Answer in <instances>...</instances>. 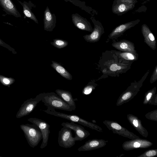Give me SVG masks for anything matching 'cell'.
Instances as JSON below:
<instances>
[{
  "instance_id": "21",
  "label": "cell",
  "mask_w": 157,
  "mask_h": 157,
  "mask_svg": "<svg viewBox=\"0 0 157 157\" xmlns=\"http://www.w3.org/2000/svg\"><path fill=\"white\" fill-rule=\"evenodd\" d=\"M0 4L10 14L18 17H21L19 13L11 0H0Z\"/></svg>"
},
{
  "instance_id": "3",
  "label": "cell",
  "mask_w": 157,
  "mask_h": 157,
  "mask_svg": "<svg viewBox=\"0 0 157 157\" xmlns=\"http://www.w3.org/2000/svg\"><path fill=\"white\" fill-rule=\"evenodd\" d=\"M28 143L33 148L36 146L42 139L41 131L36 125L28 124L20 125Z\"/></svg>"
},
{
  "instance_id": "29",
  "label": "cell",
  "mask_w": 157,
  "mask_h": 157,
  "mask_svg": "<svg viewBox=\"0 0 157 157\" xmlns=\"http://www.w3.org/2000/svg\"><path fill=\"white\" fill-rule=\"evenodd\" d=\"M157 156V149L147 150L137 157H153Z\"/></svg>"
},
{
  "instance_id": "36",
  "label": "cell",
  "mask_w": 157,
  "mask_h": 157,
  "mask_svg": "<svg viewBox=\"0 0 157 157\" xmlns=\"http://www.w3.org/2000/svg\"></svg>"
},
{
  "instance_id": "33",
  "label": "cell",
  "mask_w": 157,
  "mask_h": 157,
  "mask_svg": "<svg viewBox=\"0 0 157 157\" xmlns=\"http://www.w3.org/2000/svg\"><path fill=\"white\" fill-rule=\"evenodd\" d=\"M92 121L93 122V123H94L96 122V121L95 120H92Z\"/></svg>"
},
{
  "instance_id": "18",
  "label": "cell",
  "mask_w": 157,
  "mask_h": 157,
  "mask_svg": "<svg viewBox=\"0 0 157 157\" xmlns=\"http://www.w3.org/2000/svg\"><path fill=\"white\" fill-rule=\"evenodd\" d=\"M127 118L131 124L141 135L147 137L148 132L143 126L140 120L136 116L131 114L127 115Z\"/></svg>"
},
{
  "instance_id": "32",
  "label": "cell",
  "mask_w": 157,
  "mask_h": 157,
  "mask_svg": "<svg viewBox=\"0 0 157 157\" xmlns=\"http://www.w3.org/2000/svg\"><path fill=\"white\" fill-rule=\"evenodd\" d=\"M3 82L6 84H8L10 83V81L7 79H4L3 80Z\"/></svg>"
},
{
  "instance_id": "20",
  "label": "cell",
  "mask_w": 157,
  "mask_h": 157,
  "mask_svg": "<svg viewBox=\"0 0 157 157\" xmlns=\"http://www.w3.org/2000/svg\"><path fill=\"white\" fill-rule=\"evenodd\" d=\"M56 94L61 97L70 107L72 110L76 109L75 101L77 99H74L71 92L61 89H57L55 90Z\"/></svg>"
},
{
  "instance_id": "12",
  "label": "cell",
  "mask_w": 157,
  "mask_h": 157,
  "mask_svg": "<svg viewBox=\"0 0 157 157\" xmlns=\"http://www.w3.org/2000/svg\"><path fill=\"white\" fill-rule=\"evenodd\" d=\"M63 127H67L73 130L75 134V139L77 141H82L87 138L90 135V133L80 125L75 122H63L61 124Z\"/></svg>"
},
{
  "instance_id": "14",
  "label": "cell",
  "mask_w": 157,
  "mask_h": 157,
  "mask_svg": "<svg viewBox=\"0 0 157 157\" xmlns=\"http://www.w3.org/2000/svg\"><path fill=\"white\" fill-rule=\"evenodd\" d=\"M108 140L96 139L89 140L78 149L79 151H88L96 149L105 146Z\"/></svg>"
},
{
  "instance_id": "34",
  "label": "cell",
  "mask_w": 157,
  "mask_h": 157,
  "mask_svg": "<svg viewBox=\"0 0 157 157\" xmlns=\"http://www.w3.org/2000/svg\"><path fill=\"white\" fill-rule=\"evenodd\" d=\"M144 1H149L150 0H142Z\"/></svg>"
},
{
  "instance_id": "19",
  "label": "cell",
  "mask_w": 157,
  "mask_h": 157,
  "mask_svg": "<svg viewBox=\"0 0 157 157\" xmlns=\"http://www.w3.org/2000/svg\"><path fill=\"white\" fill-rule=\"evenodd\" d=\"M141 32L144 37V42L151 48L155 50L156 48L155 37L149 27L145 24L141 26Z\"/></svg>"
},
{
  "instance_id": "30",
  "label": "cell",
  "mask_w": 157,
  "mask_h": 157,
  "mask_svg": "<svg viewBox=\"0 0 157 157\" xmlns=\"http://www.w3.org/2000/svg\"><path fill=\"white\" fill-rule=\"evenodd\" d=\"M146 118L152 121H157V110L152 111L145 115Z\"/></svg>"
},
{
  "instance_id": "2",
  "label": "cell",
  "mask_w": 157,
  "mask_h": 157,
  "mask_svg": "<svg viewBox=\"0 0 157 157\" xmlns=\"http://www.w3.org/2000/svg\"><path fill=\"white\" fill-rule=\"evenodd\" d=\"M41 101L47 107L68 111L73 110L69 105L54 92L40 94Z\"/></svg>"
},
{
  "instance_id": "23",
  "label": "cell",
  "mask_w": 157,
  "mask_h": 157,
  "mask_svg": "<svg viewBox=\"0 0 157 157\" xmlns=\"http://www.w3.org/2000/svg\"><path fill=\"white\" fill-rule=\"evenodd\" d=\"M51 66L64 78L69 80L72 79V77L71 74L59 63L52 61V64H51Z\"/></svg>"
},
{
  "instance_id": "27",
  "label": "cell",
  "mask_w": 157,
  "mask_h": 157,
  "mask_svg": "<svg viewBox=\"0 0 157 157\" xmlns=\"http://www.w3.org/2000/svg\"><path fill=\"white\" fill-rule=\"evenodd\" d=\"M109 70L111 72H122L123 70L125 69V66H123L120 63H113L109 66Z\"/></svg>"
},
{
  "instance_id": "5",
  "label": "cell",
  "mask_w": 157,
  "mask_h": 157,
  "mask_svg": "<svg viewBox=\"0 0 157 157\" xmlns=\"http://www.w3.org/2000/svg\"><path fill=\"white\" fill-rule=\"evenodd\" d=\"M103 123L109 130L112 131L114 133L131 140L140 138L116 121L106 120L103 121Z\"/></svg>"
},
{
  "instance_id": "25",
  "label": "cell",
  "mask_w": 157,
  "mask_h": 157,
  "mask_svg": "<svg viewBox=\"0 0 157 157\" xmlns=\"http://www.w3.org/2000/svg\"><path fill=\"white\" fill-rule=\"evenodd\" d=\"M19 2L23 6V13L25 17L29 18L33 21L35 23L38 24V21L36 17L26 2H21L20 1H19Z\"/></svg>"
},
{
  "instance_id": "8",
  "label": "cell",
  "mask_w": 157,
  "mask_h": 157,
  "mask_svg": "<svg viewBox=\"0 0 157 157\" xmlns=\"http://www.w3.org/2000/svg\"><path fill=\"white\" fill-rule=\"evenodd\" d=\"M41 100L39 94L35 98H31L25 101L17 112L16 115V118H20L29 114Z\"/></svg>"
},
{
  "instance_id": "7",
  "label": "cell",
  "mask_w": 157,
  "mask_h": 157,
  "mask_svg": "<svg viewBox=\"0 0 157 157\" xmlns=\"http://www.w3.org/2000/svg\"><path fill=\"white\" fill-rule=\"evenodd\" d=\"M71 130L69 128L63 127L59 131L58 141L60 146L67 148L75 144L76 141L72 136Z\"/></svg>"
},
{
  "instance_id": "6",
  "label": "cell",
  "mask_w": 157,
  "mask_h": 157,
  "mask_svg": "<svg viewBox=\"0 0 157 157\" xmlns=\"http://www.w3.org/2000/svg\"><path fill=\"white\" fill-rule=\"evenodd\" d=\"M137 0H114L112 5V12L118 16L122 15L132 10Z\"/></svg>"
},
{
  "instance_id": "4",
  "label": "cell",
  "mask_w": 157,
  "mask_h": 157,
  "mask_svg": "<svg viewBox=\"0 0 157 157\" xmlns=\"http://www.w3.org/2000/svg\"><path fill=\"white\" fill-rule=\"evenodd\" d=\"M149 73L147 71L142 79L138 82L131 83L127 89L118 98L116 105L119 106L124 103H126L132 99L140 91V89L142 85V83Z\"/></svg>"
},
{
  "instance_id": "28",
  "label": "cell",
  "mask_w": 157,
  "mask_h": 157,
  "mask_svg": "<svg viewBox=\"0 0 157 157\" xmlns=\"http://www.w3.org/2000/svg\"><path fill=\"white\" fill-rule=\"evenodd\" d=\"M53 41L51 42V44L55 47L61 49L66 47L68 43L66 40L60 39H55Z\"/></svg>"
},
{
  "instance_id": "10",
  "label": "cell",
  "mask_w": 157,
  "mask_h": 157,
  "mask_svg": "<svg viewBox=\"0 0 157 157\" xmlns=\"http://www.w3.org/2000/svg\"><path fill=\"white\" fill-rule=\"evenodd\" d=\"M90 19L94 25L93 31L90 34L85 35L83 37L87 42L94 43L100 40L105 31L104 27L100 22L96 20L93 17Z\"/></svg>"
},
{
  "instance_id": "11",
  "label": "cell",
  "mask_w": 157,
  "mask_h": 157,
  "mask_svg": "<svg viewBox=\"0 0 157 157\" xmlns=\"http://www.w3.org/2000/svg\"><path fill=\"white\" fill-rule=\"evenodd\" d=\"M153 145L149 140L138 138L124 142L122 145L123 148L125 151H129L137 148H146Z\"/></svg>"
},
{
  "instance_id": "22",
  "label": "cell",
  "mask_w": 157,
  "mask_h": 157,
  "mask_svg": "<svg viewBox=\"0 0 157 157\" xmlns=\"http://www.w3.org/2000/svg\"><path fill=\"white\" fill-rule=\"evenodd\" d=\"M156 87H154L145 93L143 102L144 104L157 105V94H156Z\"/></svg>"
},
{
  "instance_id": "15",
  "label": "cell",
  "mask_w": 157,
  "mask_h": 157,
  "mask_svg": "<svg viewBox=\"0 0 157 157\" xmlns=\"http://www.w3.org/2000/svg\"><path fill=\"white\" fill-rule=\"evenodd\" d=\"M72 20L74 25L78 29L92 32L93 30L90 23L78 13L72 14Z\"/></svg>"
},
{
  "instance_id": "16",
  "label": "cell",
  "mask_w": 157,
  "mask_h": 157,
  "mask_svg": "<svg viewBox=\"0 0 157 157\" xmlns=\"http://www.w3.org/2000/svg\"><path fill=\"white\" fill-rule=\"evenodd\" d=\"M112 45L116 49L122 52L138 54L135 49L134 44L128 40H122L118 41H114Z\"/></svg>"
},
{
  "instance_id": "31",
  "label": "cell",
  "mask_w": 157,
  "mask_h": 157,
  "mask_svg": "<svg viewBox=\"0 0 157 157\" xmlns=\"http://www.w3.org/2000/svg\"><path fill=\"white\" fill-rule=\"evenodd\" d=\"M157 80V65H156L155 67L154 71L150 78V82L151 83H152L156 81Z\"/></svg>"
},
{
  "instance_id": "17",
  "label": "cell",
  "mask_w": 157,
  "mask_h": 157,
  "mask_svg": "<svg viewBox=\"0 0 157 157\" xmlns=\"http://www.w3.org/2000/svg\"><path fill=\"white\" fill-rule=\"evenodd\" d=\"M44 25L45 30L52 32L56 26V18L55 15L52 14L47 6L44 12Z\"/></svg>"
},
{
  "instance_id": "26",
  "label": "cell",
  "mask_w": 157,
  "mask_h": 157,
  "mask_svg": "<svg viewBox=\"0 0 157 157\" xmlns=\"http://www.w3.org/2000/svg\"><path fill=\"white\" fill-rule=\"evenodd\" d=\"M98 84L95 83L94 80L89 82L83 89L82 93L84 95H89L96 88Z\"/></svg>"
},
{
  "instance_id": "1",
  "label": "cell",
  "mask_w": 157,
  "mask_h": 157,
  "mask_svg": "<svg viewBox=\"0 0 157 157\" xmlns=\"http://www.w3.org/2000/svg\"><path fill=\"white\" fill-rule=\"evenodd\" d=\"M43 111L48 114L64 118L75 123H78L99 132H103L102 128L99 126L84 120L78 115L68 114L58 112L56 111L55 109L50 107H47L46 110Z\"/></svg>"
},
{
  "instance_id": "9",
  "label": "cell",
  "mask_w": 157,
  "mask_h": 157,
  "mask_svg": "<svg viewBox=\"0 0 157 157\" xmlns=\"http://www.w3.org/2000/svg\"><path fill=\"white\" fill-rule=\"evenodd\" d=\"M27 120L37 125L40 129L42 136V141L40 148L41 149L45 148L47 145L50 132V125L44 120L36 118H30Z\"/></svg>"
},
{
  "instance_id": "13",
  "label": "cell",
  "mask_w": 157,
  "mask_h": 157,
  "mask_svg": "<svg viewBox=\"0 0 157 157\" xmlns=\"http://www.w3.org/2000/svg\"><path fill=\"white\" fill-rule=\"evenodd\" d=\"M140 19H136L126 22L117 26L108 36L109 39H116L123 35L127 30L133 27L140 22Z\"/></svg>"
},
{
  "instance_id": "35",
  "label": "cell",
  "mask_w": 157,
  "mask_h": 157,
  "mask_svg": "<svg viewBox=\"0 0 157 157\" xmlns=\"http://www.w3.org/2000/svg\"><path fill=\"white\" fill-rule=\"evenodd\" d=\"M0 157H2L0 156Z\"/></svg>"
},
{
  "instance_id": "24",
  "label": "cell",
  "mask_w": 157,
  "mask_h": 157,
  "mask_svg": "<svg viewBox=\"0 0 157 157\" xmlns=\"http://www.w3.org/2000/svg\"><path fill=\"white\" fill-rule=\"evenodd\" d=\"M116 55L121 59L133 62L138 59V55L130 52H116Z\"/></svg>"
}]
</instances>
